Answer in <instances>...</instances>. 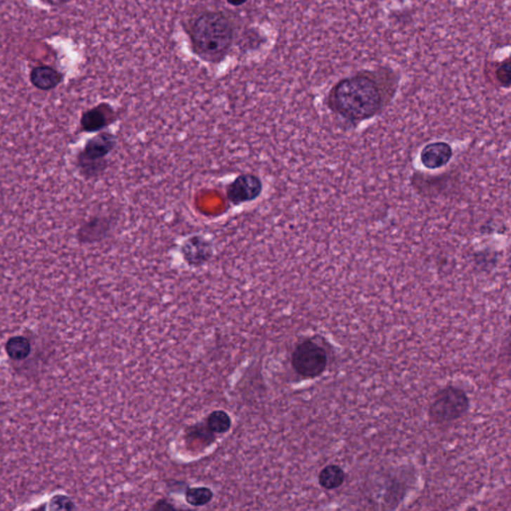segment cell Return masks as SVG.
Returning a JSON list of instances; mask_svg holds the SVG:
<instances>
[{
  "mask_svg": "<svg viewBox=\"0 0 511 511\" xmlns=\"http://www.w3.org/2000/svg\"><path fill=\"white\" fill-rule=\"evenodd\" d=\"M328 104L346 120L362 122L382 110L384 94L375 75L361 72L337 82L330 89Z\"/></svg>",
  "mask_w": 511,
  "mask_h": 511,
  "instance_id": "6da1fadb",
  "label": "cell"
},
{
  "mask_svg": "<svg viewBox=\"0 0 511 511\" xmlns=\"http://www.w3.org/2000/svg\"><path fill=\"white\" fill-rule=\"evenodd\" d=\"M195 52L205 60L218 63L231 47L234 28L231 21L221 13H202L190 28Z\"/></svg>",
  "mask_w": 511,
  "mask_h": 511,
  "instance_id": "7a4b0ae2",
  "label": "cell"
},
{
  "mask_svg": "<svg viewBox=\"0 0 511 511\" xmlns=\"http://www.w3.org/2000/svg\"><path fill=\"white\" fill-rule=\"evenodd\" d=\"M117 138L112 133L99 132L88 140L79 157L80 168L87 177H97L108 166L107 157L116 148Z\"/></svg>",
  "mask_w": 511,
  "mask_h": 511,
  "instance_id": "3957f363",
  "label": "cell"
},
{
  "mask_svg": "<svg viewBox=\"0 0 511 511\" xmlns=\"http://www.w3.org/2000/svg\"><path fill=\"white\" fill-rule=\"evenodd\" d=\"M470 408V399L463 389L448 387L437 393L429 410L434 424H446L462 418Z\"/></svg>",
  "mask_w": 511,
  "mask_h": 511,
  "instance_id": "277c9868",
  "label": "cell"
},
{
  "mask_svg": "<svg viewBox=\"0 0 511 511\" xmlns=\"http://www.w3.org/2000/svg\"><path fill=\"white\" fill-rule=\"evenodd\" d=\"M295 372L304 377H317L327 368V354L323 347L308 339L296 347L292 355Z\"/></svg>",
  "mask_w": 511,
  "mask_h": 511,
  "instance_id": "5b68a950",
  "label": "cell"
},
{
  "mask_svg": "<svg viewBox=\"0 0 511 511\" xmlns=\"http://www.w3.org/2000/svg\"><path fill=\"white\" fill-rule=\"evenodd\" d=\"M263 190L264 183L258 175L242 173L227 185L226 197L233 205L240 206L260 198Z\"/></svg>",
  "mask_w": 511,
  "mask_h": 511,
  "instance_id": "8992f818",
  "label": "cell"
},
{
  "mask_svg": "<svg viewBox=\"0 0 511 511\" xmlns=\"http://www.w3.org/2000/svg\"><path fill=\"white\" fill-rule=\"evenodd\" d=\"M180 252L188 266L201 268L212 260L214 246L212 242L202 235H192L183 242Z\"/></svg>",
  "mask_w": 511,
  "mask_h": 511,
  "instance_id": "52a82bcc",
  "label": "cell"
},
{
  "mask_svg": "<svg viewBox=\"0 0 511 511\" xmlns=\"http://www.w3.org/2000/svg\"><path fill=\"white\" fill-rule=\"evenodd\" d=\"M115 223V219L109 216H95L80 228L78 239L82 243L89 244L103 241L110 236Z\"/></svg>",
  "mask_w": 511,
  "mask_h": 511,
  "instance_id": "ba28073f",
  "label": "cell"
},
{
  "mask_svg": "<svg viewBox=\"0 0 511 511\" xmlns=\"http://www.w3.org/2000/svg\"><path fill=\"white\" fill-rule=\"evenodd\" d=\"M115 119L116 114L112 107L108 104L102 103L83 113L80 124H82L83 131L101 132L109 125L112 124Z\"/></svg>",
  "mask_w": 511,
  "mask_h": 511,
  "instance_id": "9c48e42d",
  "label": "cell"
},
{
  "mask_svg": "<svg viewBox=\"0 0 511 511\" xmlns=\"http://www.w3.org/2000/svg\"><path fill=\"white\" fill-rule=\"evenodd\" d=\"M453 151L451 145L446 142H434L425 145L420 151V162L429 170L443 168L453 158Z\"/></svg>",
  "mask_w": 511,
  "mask_h": 511,
  "instance_id": "30bf717a",
  "label": "cell"
},
{
  "mask_svg": "<svg viewBox=\"0 0 511 511\" xmlns=\"http://www.w3.org/2000/svg\"><path fill=\"white\" fill-rule=\"evenodd\" d=\"M63 75L49 66H38L30 72V82L33 86L44 91L54 89L63 82Z\"/></svg>",
  "mask_w": 511,
  "mask_h": 511,
  "instance_id": "8fae6325",
  "label": "cell"
},
{
  "mask_svg": "<svg viewBox=\"0 0 511 511\" xmlns=\"http://www.w3.org/2000/svg\"><path fill=\"white\" fill-rule=\"evenodd\" d=\"M318 484L325 489H337L344 484L346 474L339 465H330L323 468L318 474Z\"/></svg>",
  "mask_w": 511,
  "mask_h": 511,
  "instance_id": "7c38bea8",
  "label": "cell"
},
{
  "mask_svg": "<svg viewBox=\"0 0 511 511\" xmlns=\"http://www.w3.org/2000/svg\"><path fill=\"white\" fill-rule=\"evenodd\" d=\"M206 425L213 434H223L231 429L232 420L225 410H214L207 418Z\"/></svg>",
  "mask_w": 511,
  "mask_h": 511,
  "instance_id": "4fadbf2b",
  "label": "cell"
},
{
  "mask_svg": "<svg viewBox=\"0 0 511 511\" xmlns=\"http://www.w3.org/2000/svg\"><path fill=\"white\" fill-rule=\"evenodd\" d=\"M7 355L15 361L25 360L32 351V344L25 337H13L7 342Z\"/></svg>",
  "mask_w": 511,
  "mask_h": 511,
  "instance_id": "5bb4252c",
  "label": "cell"
},
{
  "mask_svg": "<svg viewBox=\"0 0 511 511\" xmlns=\"http://www.w3.org/2000/svg\"><path fill=\"white\" fill-rule=\"evenodd\" d=\"M213 498V493L209 487L199 486L188 489L185 493V500L192 506H204L208 505Z\"/></svg>",
  "mask_w": 511,
  "mask_h": 511,
  "instance_id": "9a60e30c",
  "label": "cell"
},
{
  "mask_svg": "<svg viewBox=\"0 0 511 511\" xmlns=\"http://www.w3.org/2000/svg\"><path fill=\"white\" fill-rule=\"evenodd\" d=\"M496 72H498L496 73V75H498L499 82L503 83V85H505L506 87L510 86V63H506L505 64H503V66H500V67L498 69Z\"/></svg>",
  "mask_w": 511,
  "mask_h": 511,
  "instance_id": "2e32d148",
  "label": "cell"
},
{
  "mask_svg": "<svg viewBox=\"0 0 511 511\" xmlns=\"http://www.w3.org/2000/svg\"><path fill=\"white\" fill-rule=\"evenodd\" d=\"M75 507L67 498H56L52 500V510H71Z\"/></svg>",
  "mask_w": 511,
  "mask_h": 511,
  "instance_id": "e0dca14e",
  "label": "cell"
},
{
  "mask_svg": "<svg viewBox=\"0 0 511 511\" xmlns=\"http://www.w3.org/2000/svg\"><path fill=\"white\" fill-rule=\"evenodd\" d=\"M44 4H48L51 6H61L63 4H67L69 0H41Z\"/></svg>",
  "mask_w": 511,
  "mask_h": 511,
  "instance_id": "ac0fdd59",
  "label": "cell"
},
{
  "mask_svg": "<svg viewBox=\"0 0 511 511\" xmlns=\"http://www.w3.org/2000/svg\"><path fill=\"white\" fill-rule=\"evenodd\" d=\"M228 4H231L233 6H241L244 4H246L247 0H226Z\"/></svg>",
  "mask_w": 511,
  "mask_h": 511,
  "instance_id": "d6986e66",
  "label": "cell"
}]
</instances>
